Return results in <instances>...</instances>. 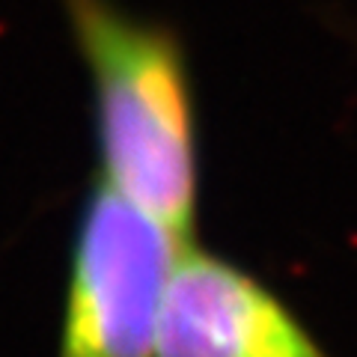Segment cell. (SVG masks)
Segmentation results:
<instances>
[{"label": "cell", "instance_id": "obj_1", "mask_svg": "<svg viewBox=\"0 0 357 357\" xmlns=\"http://www.w3.org/2000/svg\"><path fill=\"white\" fill-rule=\"evenodd\" d=\"M93 84L98 178L176 241H194L199 134L182 36L116 0H60Z\"/></svg>", "mask_w": 357, "mask_h": 357}, {"label": "cell", "instance_id": "obj_2", "mask_svg": "<svg viewBox=\"0 0 357 357\" xmlns=\"http://www.w3.org/2000/svg\"><path fill=\"white\" fill-rule=\"evenodd\" d=\"M178 244L96 178L81 206L57 357H158V321Z\"/></svg>", "mask_w": 357, "mask_h": 357}, {"label": "cell", "instance_id": "obj_3", "mask_svg": "<svg viewBox=\"0 0 357 357\" xmlns=\"http://www.w3.org/2000/svg\"><path fill=\"white\" fill-rule=\"evenodd\" d=\"M158 357H328V351L262 280L185 241L161 304Z\"/></svg>", "mask_w": 357, "mask_h": 357}]
</instances>
